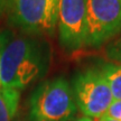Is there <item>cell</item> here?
Instances as JSON below:
<instances>
[{
	"label": "cell",
	"mask_w": 121,
	"mask_h": 121,
	"mask_svg": "<svg viewBox=\"0 0 121 121\" xmlns=\"http://www.w3.org/2000/svg\"><path fill=\"white\" fill-rule=\"evenodd\" d=\"M51 46L35 35L4 30L0 33L1 87L20 91L42 78L51 64Z\"/></svg>",
	"instance_id": "1"
},
{
	"label": "cell",
	"mask_w": 121,
	"mask_h": 121,
	"mask_svg": "<svg viewBox=\"0 0 121 121\" xmlns=\"http://www.w3.org/2000/svg\"><path fill=\"white\" fill-rule=\"evenodd\" d=\"M78 111L72 86L64 78L45 81L29 99V121H66Z\"/></svg>",
	"instance_id": "2"
},
{
	"label": "cell",
	"mask_w": 121,
	"mask_h": 121,
	"mask_svg": "<svg viewBox=\"0 0 121 121\" xmlns=\"http://www.w3.org/2000/svg\"><path fill=\"white\" fill-rule=\"evenodd\" d=\"M10 25L28 35L53 36L57 29L58 0H4Z\"/></svg>",
	"instance_id": "3"
},
{
	"label": "cell",
	"mask_w": 121,
	"mask_h": 121,
	"mask_svg": "<svg viewBox=\"0 0 121 121\" xmlns=\"http://www.w3.org/2000/svg\"><path fill=\"white\" fill-rule=\"evenodd\" d=\"M72 90L78 109L90 119L104 117L114 101L105 78L95 67L78 72L73 78Z\"/></svg>",
	"instance_id": "4"
},
{
	"label": "cell",
	"mask_w": 121,
	"mask_h": 121,
	"mask_svg": "<svg viewBox=\"0 0 121 121\" xmlns=\"http://www.w3.org/2000/svg\"><path fill=\"white\" fill-rule=\"evenodd\" d=\"M121 31V0H87L86 43L99 47Z\"/></svg>",
	"instance_id": "5"
},
{
	"label": "cell",
	"mask_w": 121,
	"mask_h": 121,
	"mask_svg": "<svg viewBox=\"0 0 121 121\" xmlns=\"http://www.w3.org/2000/svg\"><path fill=\"white\" fill-rule=\"evenodd\" d=\"M87 0H58L57 30L62 47L73 52L86 43Z\"/></svg>",
	"instance_id": "6"
},
{
	"label": "cell",
	"mask_w": 121,
	"mask_h": 121,
	"mask_svg": "<svg viewBox=\"0 0 121 121\" xmlns=\"http://www.w3.org/2000/svg\"><path fill=\"white\" fill-rule=\"evenodd\" d=\"M20 91L0 87V121H13L18 111Z\"/></svg>",
	"instance_id": "7"
},
{
	"label": "cell",
	"mask_w": 121,
	"mask_h": 121,
	"mask_svg": "<svg viewBox=\"0 0 121 121\" xmlns=\"http://www.w3.org/2000/svg\"><path fill=\"white\" fill-rule=\"evenodd\" d=\"M100 71L102 72L103 76L108 82L113 100L121 101V65L104 63L101 64Z\"/></svg>",
	"instance_id": "8"
},
{
	"label": "cell",
	"mask_w": 121,
	"mask_h": 121,
	"mask_svg": "<svg viewBox=\"0 0 121 121\" xmlns=\"http://www.w3.org/2000/svg\"><path fill=\"white\" fill-rule=\"evenodd\" d=\"M104 117L121 121V101H116L114 100L112 104L110 105V108L108 109V111H107Z\"/></svg>",
	"instance_id": "9"
},
{
	"label": "cell",
	"mask_w": 121,
	"mask_h": 121,
	"mask_svg": "<svg viewBox=\"0 0 121 121\" xmlns=\"http://www.w3.org/2000/svg\"><path fill=\"white\" fill-rule=\"evenodd\" d=\"M66 121H93V119L83 117V118H78V119H71V120H66Z\"/></svg>",
	"instance_id": "10"
},
{
	"label": "cell",
	"mask_w": 121,
	"mask_h": 121,
	"mask_svg": "<svg viewBox=\"0 0 121 121\" xmlns=\"http://www.w3.org/2000/svg\"><path fill=\"white\" fill-rule=\"evenodd\" d=\"M4 11V0H0V16Z\"/></svg>",
	"instance_id": "11"
},
{
	"label": "cell",
	"mask_w": 121,
	"mask_h": 121,
	"mask_svg": "<svg viewBox=\"0 0 121 121\" xmlns=\"http://www.w3.org/2000/svg\"><path fill=\"white\" fill-rule=\"evenodd\" d=\"M98 121H119V120H116V119H111V118H108V117H102V118H100Z\"/></svg>",
	"instance_id": "12"
},
{
	"label": "cell",
	"mask_w": 121,
	"mask_h": 121,
	"mask_svg": "<svg viewBox=\"0 0 121 121\" xmlns=\"http://www.w3.org/2000/svg\"><path fill=\"white\" fill-rule=\"evenodd\" d=\"M13 121H25V120H24L22 117H16L15 119H13Z\"/></svg>",
	"instance_id": "13"
},
{
	"label": "cell",
	"mask_w": 121,
	"mask_h": 121,
	"mask_svg": "<svg viewBox=\"0 0 121 121\" xmlns=\"http://www.w3.org/2000/svg\"><path fill=\"white\" fill-rule=\"evenodd\" d=\"M0 87H1V83H0Z\"/></svg>",
	"instance_id": "14"
}]
</instances>
